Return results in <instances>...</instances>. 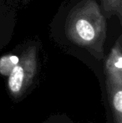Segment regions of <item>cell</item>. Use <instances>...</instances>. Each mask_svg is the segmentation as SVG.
I'll return each instance as SVG.
<instances>
[{
    "label": "cell",
    "instance_id": "6da1fadb",
    "mask_svg": "<svg viewBox=\"0 0 122 123\" xmlns=\"http://www.w3.org/2000/svg\"><path fill=\"white\" fill-rule=\"evenodd\" d=\"M65 31L68 38L85 47L103 45L106 23L100 8L94 0H84L71 10L67 18Z\"/></svg>",
    "mask_w": 122,
    "mask_h": 123
},
{
    "label": "cell",
    "instance_id": "277c9868",
    "mask_svg": "<svg viewBox=\"0 0 122 123\" xmlns=\"http://www.w3.org/2000/svg\"><path fill=\"white\" fill-rule=\"evenodd\" d=\"M19 61V58L15 55H6L0 59V73L8 74L12 69Z\"/></svg>",
    "mask_w": 122,
    "mask_h": 123
},
{
    "label": "cell",
    "instance_id": "3957f363",
    "mask_svg": "<svg viewBox=\"0 0 122 123\" xmlns=\"http://www.w3.org/2000/svg\"><path fill=\"white\" fill-rule=\"evenodd\" d=\"M101 4L108 14L116 15L122 22V0H101Z\"/></svg>",
    "mask_w": 122,
    "mask_h": 123
},
{
    "label": "cell",
    "instance_id": "5b68a950",
    "mask_svg": "<svg viewBox=\"0 0 122 123\" xmlns=\"http://www.w3.org/2000/svg\"><path fill=\"white\" fill-rule=\"evenodd\" d=\"M113 105L119 116H121L122 112V91L119 90L113 97Z\"/></svg>",
    "mask_w": 122,
    "mask_h": 123
},
{
    "label": "cell",
    "instance_id": "7a4b0ae2",
    "mask_svg": "<svg viewBox=\"0 0 122 123\" xmlns=\"http://www.w3.org/2000/svg\"><path fill=\"white\" fill-rule=\"evenodd\" d=\"M35 48L27 50L22 61H18L8 74V87L14 94L21 91L27 72L34 70L35 66Z\"/></svg>",
    "mask_w": 122,
    "mask_h": 123
}]
</instances>
